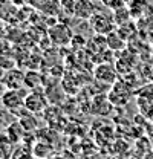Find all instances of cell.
Listing matches in <instances>:
<instances>
[{
    "mask_svg": "<svg viewBox=\"0 0 153 159\" xmlns=\"http://www.w3.org/2000/svg\"><path fill=\"white\" fill-rule=\"evenodd\" d=\"M26 95L23 89H6V92L3 93V98H2V104L5 107V110L14 113V112H19L25 109V99Z\"/></svg>",
    "mask_w": 153,
    "mask_h": 159,
    "instance_id": "1",
    "label": "cell"
},
{
    "mask_svg": "<svg viewBox=\"0 0 153 159\" xmlns=\"http://www.w3.org/2000/svg\"><path fill=\"white\" fill-rule=\"evenodd\" d=\"M48 37L57 46H66V44H71L74 34H72V29L66 23H55L54 26L49 28Z\"/></svg>",
    "mask_w": 153,
    "mask_h": 159,
    "instance_id": "2",
    "label": "cell"
},
{
    "mask_svg": "<svg viewBox=\"0 0 153 159\" xmlns=\"http://www.w3.org/2000/svg\"><path fill=\"white\" fill-rule=\"evenodd\" d=\"M89 21H90V26H92L94 32L100 34V35L110 34L112 31H115V26H116L110 16H107L104 12H100V11H96L95 14L89 19Z\"/></svg>",
    "mask_w": 153,
    "mask_h": 159,
    "instance_id": "3",
    "label": "cell"
},
{
    "mask_svg": "<svg viewBox=\"0 0 153 159\" xmlns=\"http://www.w3.org/2000/svg\"><path fill=\"white\" fill-rule=\"evenodd\" d=\"M48 107V99H46V95L41 93V90H32L31 93L26 95V99H25V109L29 112V113H41L44 112Z\"/></svg>",
    "mask_w": 153,
    "mask_h": 159,
    "instance_id": "4",
    "label": "cell"
},
{
    "mask_svg": "<svg viewBox=\"0 0 153 159\" xmlns=\"http://www.w3.org/2000/svg\"><path fill=\"white\" fill-rule=\"evenodd\" d=\"M2 83L6 89H23V86H25V72L17 69V67L9 69V70L5 72Z\"/></svg>",
    "mask_w": 153,
    "mask_h": 159,
    "instance_id": "5",
    "label": "cell"
},
{
    "mask_svg": "<svg viewBox=\"0 0 153 159\" xmlns=\"http://www.w3.org/2000/svg\"><path fill=\"white\" fill-rule=\"evenodd\" d=\"M96 11V5L94 0H76L74 6V16L80 20H89Z\"/></svg>",
    "mask_w": 153,
    "mask_h": 159,
    "instance_id": "6",
    "label": "cell"
},
{
    "mask_svg": "<svg viewBox=\"0 0 153 159\" xmlns=\"http://www.w3.org/2000/svg\"><path fill=\"white\" fill-rule=\"evenodd\" d=\"M95 78L104 84H112L116 81V70L112 64H100L95 69Z\"/></svg>",
    "mask_w": 153,
    "mask_h": 159,
    "instance_id": "7",
    "label": "cell"
},
{
    "mask_svg": "<svg viewBox=\"0 0 153 159\" xmlns=\"http://www.w3.org/2000/svg\"><path fill=\"white\" fill-rule=\"evenodd\" d=\"M31 2L37 9H41L43 14H49V16L58 14L61 8V3L58 0H31Z\"/></svg>",
    "mask_w": 153,
    "mask_h": 159,
    "instance_id": "8",
    "label": "cell"
},
{
    "mask_svg": "<svg viewBox=\"0 0 153 159\" xmlns=\"http://www.w3.org/2000/svg\"><path fill=\"white\" fill-rule=\"evenodd\" d=\"M106 44H107L112 51H121L126 43H124V37H123L119 32L112 31L110 34L106 35Z\"/></svg>",
    "mask_w": 153,
    "mask_h": 159,
    "instance_id": "9",
    "label": "cell"
},
{
    "mask_svg": "<svg viewBox=\"0 0 153 159\" xmlns=\"http://www.w3.org/2000/svg\"><path fill=\"white\" fill-rule=\"evenodd\" d=\"M25 86H26L28 89H32V90L38 89V87L41 86V75H40L38 72H35V70L26 72V74H25Z\"/></svg>",
    "mask_w": 153,
    "mask_h": 159,
    "instance_id": "10",
    "label": "cell"
},
{
    "mask_svg": "<svg viewBox=\"0 0 153 159\" xmlns=\"http://www.w3.org/2000/svg\"><path fill=\"white\" fill-rule=\"evenodd\" d=\"M0 66H2L5 70H9V69L17 67V61H16V58H14L12 55L5 54V52L0 51Z\"/></svg>",
    "mask_w": 153,
    "mask_h": 159,
    "instance_id": "11",
    "label": "cell"
},
{
    "mask_svg": "<svg viewBox=\"0 0 153 159\" xmlns=\"http://www.w3.org/2000/svg\"><path fill=\"white\" fill-rule=\"evenodd\" d=\"M109 9H118L121 6H124V0H101Z\"/></svg>",
    "mask_w": 153,
    "mask_h": 159,
    "instance_id": "12",
    "label": "cell"
},
{
    "mask_svg": "<svg viewBox=\"0 0 153 159\" xmlns=\"http://www.w3.org/2000/svg\"><path fill=\"white\" fill-rule=\"evenodd\" d=\"M60 3H61V8H66L67 12L74 16V6H75L76 0H60Z\"/></svg>",
    "mask_w": 153,
    "mask_h": 159,
    "instance_id": "13",
    "label": "cell"
},
{
    "mask_svg": "<svg viewBox=\"0 0 153 159\" xmlns=\"http://www.w3.org/2000/svg\"><path fill=\"white\" fill-rule=\"evenodd\" d=\"M6 92V87L3 86V83L0 81V101H2V98H3V93Z\"/></svg>",
    "mask_w": 153,
    "mask_h": 159,
    "instance_id": "14",
    "label": "cell"
},
{
    "mask_svg": "<svg viewBox=\"0 0 153 159\" xmlns=\"http://www.w3.org/2000/svg\"><path fill=\"white\" fill-rule=\"evenodd\" d=\"M11 2H12L14 5H23V3H25L26 0H11Z\"/></svg>",
    "mask_w": 153,
    "mask_h": 159,
    "instance_id": "15",
    "label": "cell"
},
{
    "mask_svg": "<svg viewBox=\"0 0 153 159\" xmlns=\"http://www.w3.org/2000/svg\"><path fill=\"white\" fill-rule=\"evenodd\" d=\"M5 72H6V70H5V69H3V67L0 66V81H2V78H3V75H5Z\"/></svg>",
    "mask_w": 153,
    "mask_h": 159,
    "instance_id": "16",
    "label": "cell"
},
{
    "mask_svg": "<svg viewBox=\"0 0 153 159\" xmlns=\"http://www.w3.org/2000/svg\"><path fill=\"white\" fill-rule=\"evenodd\" d=\"M6 2H8V0H0V6H3V5H5Z\"/></svg>",
    "mask_w": 153,
    "mask_h": 159,
    "instance_id": "17",
    "label": "cell"
},
{
    "mask_svg": "<svg viewBox=\"0 0 153 159\" xmlns=\"http://www.w3.org/2000/svg\"><path fill=\"white\" fill-rule=\"evenodd\" d=\"M94 2H96V0H94Z\"/></svg>",
    "mask_w": 153,
    "mask_h": 159,
    "instance_id": "18",
    "label": "cell"
}]
</instances>
